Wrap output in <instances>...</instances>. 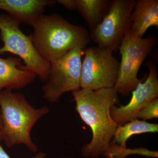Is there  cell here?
Masks as SVG:
<instances>
[{
	"label": "cell",
	"instance_id": "10",
	"mask_svg": "<svg viewBox=\"0 0 158 158\" xmlns=\"http://www.w3.org/2000/svg\"><path fill=\"white\" fill-rule=\"evenodd\" d=\"M36 74L28 70L19 57H0V91L25 88L34 81Z\"/></svg>",
	"mask_w": 158,
	"mask_h": 158
},
{
	"label": "cell",
	"instance_id": "18",
	"mask_svg": "<svg viewBox=\"0 0 158 158\" xmlns=\"http://www.w3.org/2000/svg\"><path fill=\"white\" fill-rule=\"evenodd\" d=\"M3 141V123L0 112V142Z\"/></svg>",
	"mask_w": 158,
	"mask_h": 158
},
{
	"label": "cell",
	"instance_id": "8",
	"mask_svg": "<svg viewBox=\"0 0 158 158\" xmlns=\"http://www.w3.org/2000/svg\"><path fill=\"white\" fill-rule=\"evenodd\" d=\"M136 0H113L102 22L91 31L90 38L102 48L117 49L131 31V16Z\"/></svg>",
	"mask_w": 158,
	"mask_h": 158
},
{
	"label": "cell",
	"instance_id": "7",
	"mask_svg": "<svg viewBox=\"0 0 158 158\" xmlns=\"http://www.w3.org/2000/svg\"><path fill=\"white\" fill-rule=\"evenodd\" d=\"M113 51L100 47L84 49L81 88L91 90L114 88L118 79L120 62Z\"/></svg>",
	"mask_w": 158,
	"mask_h": 158
},
{
	"label": "cell",
	"instance_id": "2",
	"mask_svg": "<svg viewBox=\"0 0 158 158\" xmlns=\"http://www.w3.org/2000/svg\"><path fill=\"white\" fill-rule=\"evenodd\" d=\"M32 26L34 47L50 63L76 48L85 49L90 42L89 33L84 27L70 23L57 13L42 15Z\"/></svg>",
	"mask_w": 158,
	"mask_h": 158
},
{
	"label": "cell",
	"instance_id": "3",
	"mask_svg": "<svg viewBox=\"0 0 158 158\" xmlns=\"http://www.w3.org/2000/svg\"><path fill=\"white\" fill-rule=\"evenodd\" d=\"M0 112L6 146L23 144L32 152H37V145L31 138V130L39 119L49 113V108L44 106L36 109L23 94L4 90L0 91Z\"/></svg>",
	"mask_w": 158,
	"mask_h": 158
},
{
	"label": "cell",
	"instance_id": "9",
	"mask_svg": "<svg viewBox=\"0 0 158 158\" xmlns=\"http://www.w3.org/2000/svg\"><path fill=\"white\" fill-rule=\"evenodd\" d=\"M149 74L132 91L131 98L125 106H113L110 115L117 125H123L137 118V114L144 106L158 96V78L156 65L153 60L146 61Z\"/></svg>",
	"mask_w": 158,
	"mask_h": 158
},
{
	"label": "cell",
	"instance_id": "1",
	"mask_svg": "<svg viewBox=\"0 0 158 158\" xmlns=\"http://www.w3.org/2000/svg\"><path fill=\"white\" fill-rule=\"evenodd\" d=\"M118 94L114 88L72 92L76 110L92 131V140L82 148L85 157L104 155L109 148L118 126L110 115L111 108L119 104Z\"/></svg>",
	"mask_w": 158,
	"mask_h": 158
},
{
	"label": "cell",
	"instance_id": "16",
	"mask_svg": "<svg viewBox=\"0 0 158 158\" xmlns=\"http://www.w3.org/2000/svg\"><path fill=\"white\" fill-rule=\"evenodd\" d=\"M158 118V98L153 99L144 106L138 112L137 118L144 121Z\"/></svg>",
	"mask_w": 158,
	"mask_h": 158
},
{
	"label": "cell",
	"instance_id": "12",
	"mask_svg": "<svg viewBox=\"0 0 158 158\" xmlns=\"http://www.w3.org/2000/svg\"><path fill=\"white\" fill-rule=\"evenodd\" d=\"M57 3L69 10H77L88 23L90 32L102 22L110 10V0H58Z\"/></svg>",
	"mask_w": 158,
	"mask_h": 158
},
{
	"label": "cell",
	"instance_id": "14",
	"mask_svg": "<svg viewBox=\"0 0 158 158\" xmlns=\"http://www.w3.org/2000/svg\"><path fill=\"white\" fill-rule=\"evenodd\" d=\"M158 132V125L151 123L144 120L135 118L123 125H118L111 143H115L120 147L127 148L128 139L135 135Z\"/></svg>",
	"mask_w": 158,
	"mask_h": 158
},
{
	"label": "cell",
	"instance_id": "6",
	"mask_svg": "<svg viewBox=\"0 0 158 158\" xmlns=\"http://www.w3.org/2000/svg\"><path fill=\"white\" fill-rule=\"evenodd\" d=\"M84 55V49L76 48L50 63L48 79L42 89L46 100L51 103L57 102L64 93L81 89Z\"/></svg>",
	"mask_w": 158,
	"mask_h": 158
},
{
	"label": "cell",
	"instance_id": "4",
	"mask_svg": "<svg viewBox=\"0 0 158 158\" xmlns=\"http://www.w3.org/2000/svg\"><path fill=\"white\" fill-rule=\"evenodd\" d=\"M21 23L9 14H0V36L4 45L0 48V56L7 52L17 55L28 70L47 82L51 64L38 53L33 44L31 34L27 36L20 30Z\"/></svg>",
	"mask_w": 158,
	"mask_h": 158
},
{
	"label": "cell",
	"instance_id": "13",
	"mask_svg": "<svg viewBox=\"0 0 158 158\" xmlns=\"http://www.w3.org/2000/svg\"><path fill=\"white\" fill-rule=\"evenodd\" d=\"M131 31L142 37L148 28L158 27V0H138L131 16Z\"/></svg>",
	"mask_w": 158,
	"mask_h": 158
},
{
	"label": "cell",
	"instance_id": "17",
	"mask_svg": "<svg viewBox=\"0 0 158 158\" xmlns=\"http://www.w3.org/2000/svg\"><path fill=\"white\" fill-rule=\"evenodd\" d=\"M45 154L43 152H40L32 158H45ZM0 158H11L7 153L5 151L2 146L0 145Z\"/></svg>",
	"mask_w": 158,
	"mask_h": 158
},
{
	"label": "cell",
	"instance_id": "11",
	"mask_svg": "<svg viewBox=\"0 0 158 158\" xmlns=\"http://www.w3.org/2000/svg\"><path fill=\"white\" fill-rule=\"evenodd\" d=\"M56 3L54 0H0V9L7 11L21 23L32 26L44 14L46 7Z\"/></svg>",
	"mask_w": 158,
	"mask_h": 158
},
{
	"label": "cell",
	"instance_id": "5",
	"mask_svg": "<svg viewBox=\"0 0 158 158\" xmlns=\"http://www.w3.org/2000/svg\"><path fill=\"white\" fill-rule=\"evenodd\" d=\"M156 43L153 36L138 37L130 31L118 49L121 56L118 79L114 88L123 96H128L144 80L137 77L138 71Z\"/></svg>",
	"mask_w": 158,
	"mask_h": 158
},
{
	"label": "cell",
	"instance_id": "15",
	"mask_svg": "<svg viewBox=\"0 0 158 158\" xmlns=\"http://www.w3.org/2000/svg\"><path fill=\"white\" fill-rule=\"evenodd\" d=\"M131 154H139L150 157L158 158L157 151H152L144 148L127 149L120 147L115 143H111L104 155L107 158H125Z\"/></svg>",
	"mask_w": 158,
	"mask_h": 158
}]
</instances>
